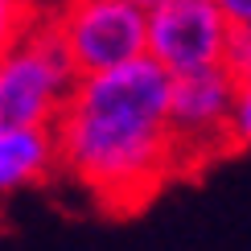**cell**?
I'll return each mask as SVG.
<instances>
[{"label": "cell", "instance_id": "cell-5", "mask_svg": "<svg viewBox=\"0 0 251 251\" xmlns=\"http://www.w3.org/2000/svg\"><path fill=\"white\" fill-rule=\"evenodd\" d=\"M231 21L218 0H161L149 8V54L169 75L218 66Z\"/></svg>", "mask_w": 251, "mask_h": 251}, {"label": "cell", "instance_id": "cell-10", "mask_svg": "<svg viewBox=\"0 0 251 251\" xmlns=\"http://www.w3.org/2000/svg\"><path fill=\"white\" fill-rule=\"evenodd\" d=\"M132 4H140V8H152V4H161V0H132Z\"/></svg>", "mask_w": 251, "mask_h": 251}, {"label": "cell", "instance_id": "cell-9", "mask_svg": "<svg viewBox=\"0 0 251 251\" xmlns=\"http://www.w3.org/2000/svg\"><path fill=\"white\" fill-rule=\"evenodd\" d=\"M231 25H251V0H218Z\"/></svg>", "mask_w": 251, "mask_h": 251}, {"label": "cell", "instance_id": "cell-4", "mask_svg": "<svg viewBox=\"0 0 251 251\" xmlns=\"http://www.w3.org/2000/svg\"><path fill=\"white\" fill-rule=\"evenodd\" d=\"M58 29L78 75H99L149 54V8L132 0H66Z\"/></svg>", "mask_w": 251, "mask_h": 251}, {"label": "cell", "instance_id": "cell-1", "mask_svg": "<svg viewBox=\"0 0 251 251\" xmlns=\"http://www.w3.org/2000/svg\"><path fill=\"white\" fill-rule=\"evenodd\" d=\"M173 75L152 54L82 75L58 116L62 169L78 177L103 210H136L165 177Z\"/></svg>", "mask_w": 251, "mask_h": 251}, {"label": "cell", "instance_id": "cell-2", "mask_svg": "<svg viewBox=\"0 0 251 251\" xmlns=\"http://www.w3.org/2000/svg\"><path fill=\"white\" fill-rule=\"evenodd\" d=\"M78 66L58 17L37 25L0 62V120L4 124H58L66 99L78 87Z\"/></svg>", "mask_w": 251, "mask_h": 251}, {"label": "cell", "instance_id": "cell-8", "mask_svg": "<svg viewBox=\"0 0 251 251\" xmlns=\"http://www.w3.org/2000/svg\"><path fill=\"white\" fill-rule=\"evenodd\" d=\"M235 136H239V144H251V78L239 82V99H235Z\"/></svg>", "mask_w": 251, "mask_h": 251}, {"label": "cell", "instance_id": "cell-3", "mask_svg": "<svg viewBox=\"0 0 251 251\" xmlns=\"http://www.w3.org/2000/svg\"><path fill=\"white\" fill-rule=\"evenodd\" d=\"M235 99L239 78L218 62L190 75H173L169 103V161L173 173L198 169L210 156L239 144L235 136Z\"/></svg>", "mask_w": 251, "mask_h": 251}, {"label": "cell", "instance_id": "cell-7", "mask_svg": "<svg viewBox=\"0 0 251 251\" xmlns=\"http://www.w3.org/2000/svg\"><path fill=\"white\" fill-rule=\"evenodd\" d=\"M223 66L239 82L251 78V25H231V37H226V50H223Z\"/></svg>", "mask_w": 251, "mask_h": 251}, {"label": "cell", "instance_id": "cell-6", "mask_svg": "<svg viewBox=\"0 0 251 251\" xmlns=\"http://www.w3.org/2000/svg\"><path fill=\"white\" fill-rule=\"evenodd\" d=\"M62 165L54 124H4L0 128V185L17 190Z\"/></svg>", "mask_w": 251, "mask_h": 251}]
</instances>
